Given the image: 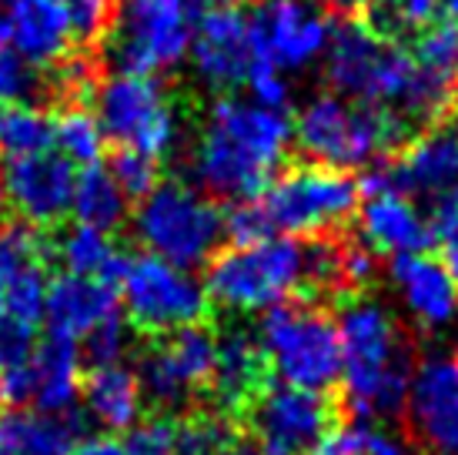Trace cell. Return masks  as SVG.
I'll list each match as a JSON object with an SVG mask.
<instances>
[{"label": "cell", "mask_w": 458, "mask_h": 455, "mask_svg": "<svg viewBox=\"0 0 458 455\" xmlns=\"http://www.w3.org/2000/svg\"><path fill=\"white\" fill-rule=\"evenodd\" d=\"M294 124L284 111L221 98L208 107L191 151L194 185L208 198L251 202L284 165Z\"/></svg>", "instance_id": "cell-1"}, {"label": "cell", "mask_w": 458, "mask_h": 455, "mask_svg": "<svg viewBox=\"0 0 458 455\" xmlns=\"http://www.w3.org/2000/svg\"><path fill=\"white\" fill-rule=\"evenodd\" d=\"M344 405L358 418H388L405 408L411 352L394 315L375 298H352L338 315Z\"/></svg>", "instance_id": "cell-2"}, {"label": "cell", "mask_w": 458, "mask_h": 455, "mask_svg": "<svg viewBox=\"0 0 458 455\" xmlns=\"http://www.w3.org/2000/svg\"><path fill=\"white\" fill-rule=\"evenodd\" d=\"M419 131L402 114L378 104H348L342 94H318L294 121V141L311 165L335 171L365 167L388 151H402Z\"/></svg>", "instance_id": "cell-3"}, {"label": "cell", "mask_w": 458, "mask_h": 455, "mask_svg": "<svg viewBox=\"0 0 458 455\" xmlns=\"http://www.w3.org/2000/svg\"><path fill=\"white\" fill-rule=\"evenodd\" d=\"M305 281V245L288 235L234 245L208 262V302L234 315L284 305Z\"/></svg>", "instance_id": "cell-4"}, {"label": "cell", "mask_w": 458, "mask_h": 455, "mask_svg": "<svg viewBox=\"0 0 458 455\" xmlns=\"http://www.w3.org/2000/svg\"><path fill=\"white\" fill-rule=\"evenodd\" d=\"M204 0H114L104 51L114 71L165 74L188 61Z\"/></svg>", "instance_id": "cell-5"}, {"label": "cell", "mask_w": 458, "mask_h": 455, "mask_svg": "<svg viewBox=\"0 0 458 455\" xmlns=\"http://www.w3.org/2000/svg\"><path fill=\"white\" fill-rule=\"evenodd\" d=\"M134 238L151 254L191 271L215 258L225 215L198 185L157 181L134 211Z\"/></svg>", "instance_id": "cell-6"}, {"label": "cell", "mask_w": 458, "mask_h": 455, "mask_svg": "<svg viewBox=\"0 0 458 455\" xmlns=\"http://www.w3.org/2000/svg\"><path fill=\"white\" fill-rule=\"evenodd\" d=\"M94 117L104 138L165 161L178 151L184 124L167 88L154 74L114 71L94 88Z\"/></svg>", "instance_id": "cell-7"}, {"label": "cell", "mask_w": 458, "mask_h": 455, "mask_svg": "<svg viewBox=\"0 0 458 455\" xmlns=\"http://www.w3.org/2000/svg\"><path fill=\"white\" fill-rule=\"evenodd\" d=\"M258 345L267 372L284 385L325 392L342 379V341L338 325L315 305H275L258 325Z\"/></svg>", "instance_id": "cell-8"}, {"label": "cell", "mask_w": 458, "mask_h": 455, "mask_svg": "<svg viewBox=\"0 0 458 455\" xmlns=\"http://www.w3.org/2000/svg\"><path fill=\"white\" fill-rule=\"evenodd\" d=\"M358 198L361 191L355 177L308 161L275 177L255 202L271 235H288V238L315 235L318 238L355 215Z\"/></svg>", "instance_id": "cell-9"}, {"label": "cell", "mask_w": 458, "mask_h": 455, "mask_svg": "<svg viewBox=\"0 0 458 455\" xmlns=\"http://www.w3.org/2000/svg\"><path fill=\"white\" fill-rule=\"evenodd\" d=\"M117 288L134 329L151 335L188 329L208 315V291L194 279V271L151 252L124 258Z\"/></svg>", "instance_id": "cell-10"}, {"label": "cell", "mask_w": 458, "mask_h": 455, "mask_svg": "<svg viewBox=\"0 0 458 455\" xmlns=\"http://www.w3.org/2000/svg\"><path fill=\"white\" fill-rule=\"evenodd\" d=\"M328 399L321 392L271 385L248 402V425L255 432V445L265 455H308L331 432Z\"/></svg>", "instance_id": "cell-11"}, {"label": "cell", "mask_w": 458, "mask_h": 455, "mask_svg": "<svg viewBox=\"0 0 458 455\" xmlns=\"http://www.w3.org/2000/svg\"><path fill=\"white\" fill-rule=\"evenodd\" d=\"M251 51L281 71L308 67L321 57L331 40L328 13L315 0H258L248 13Z\"/></svg>", "instance_id": "cell-12"}, {"label": "cell", "mask_w": 458, "mask_h": 455, "mask_svg": "<svg viewBox=\"0 0 458 455\" xmlns=\"http://www.w3.org/2000/svg\"><path fill=\"white\" fill-rule=\"evenodd\" d=\"M458 188V124H432L419 131L398 151L394 161L371 167L358 181V191L378 194V191H398V194H421V198H442Z\"/></svg>", "instance_id": "cell-13"}, {"label": "cell", "mask_w": 458, "mask_h": 455, "mask_svg": "<svg viewBox=\"0 0 458 455\" xmlns=\"http://www.w3.org/2000/svg\"><path fill=\"white\" fill-rule=\"evenodd\" d=\"M217 358V335L211 329L188 325V329L171 331L165 345H157L140 358L138 379L144 395L157 405H184L194 392L211 385Z\"/></svg>", "instance_id": "cell-14"}, {"label": "cell", "mask_w": 458, "mask_h": 455, "mask_svg": "<svg viewBox=\"0 0 458 455\" xmlns=\"http://www.w3.org/2000/svg\"><path fill=\"white\" fill-rule=\"evenodd\" d=\"M77 167L57 151H40L30 158L4 161L0 191L4 202L30 228H51L71 215Z\"/></svg>", "instance_id": "cell-15"}, {"label": "cell", "mask_w": 458, "mask_h": 455, "mask_svg": "<svg viewBox=\"0 0 458 455\" xmlns=\"http://www.w3.org/2000/svg\"><path fill=\"white\" fill-rule=\"evenodd\" d=\"M405 408L425 449L458 455V355H432L411 368Z\"/></svg>", "instance_id": "cell-16"}, {"label": "cell", "mask_w": 458, "mask_h": 455, "mask_svg": "<svg viewBox=\"0 0 458 455\" xmlns=\"http://www.w3.org/2000/svg\"><path fill=\"white\" fill-rule=\"evenodd\" d=\"M191 67L198 81L211 90H234L244 84L251 67V30L248 13L234 4L204 7L191 40Z\"/></svg>", "instance_id": "cell-17"}, {"label": "cell", "mask_w": 458, "mask_h": 455, "mask_svg": "<svg viewBox=\"0 0 458 455\" xmlns=\"http://www.w3.org/2000/svg\"><path fill=\"white\" fill-rule=\"evenodd\" d=\"M47 275H44V245L30 225L0 231V325L34 329L44 318Z\"/></svg>", "instance_id": "cell-18"}, {"label": "cell", "mask_w": 458, "mask_h": 455, "mask_svg": "<svg viewBox=\"0 0 458 455\" xmlns=\"http://www.w3.org/2000/svg\"><path fill=\"white\" fill-rule=\"evenodd\" d=\"M388 279L402 308L425 331H445L458 318V281L438 258L425 252L392 254Z\"/></svg>", "instance_id": "cell-19"}, {"label": "cell", "mask_w": 458, "mask_h": 455, "mask_svg": "<svg viewBox=\"0 0 458 455\" xmlns=\"http://www.w3.org/2000/svg\"><path fill=\"white\" fill-rule=\"evenodd\" d=\"M44 318L54 335L81 341L94 329H101L104 322L121 318V295L111 281L64 271L54 281H47Z\"/></svg>", "instance_id": "cell-20"}, {"label": "cell", "mask_w": 458, "mask_h": 455, "mask_svg": "<svg viewBox=\"0 0 458 455\" xmlns=\"http://www.w3.org/2000/svg\"><path fill=\"white\" fill-rule=\"evenodd\" d=\"M4 13L13 54L34 67H54L67 57L74 34L67 24L64 0H7Z\"/></svg>", "instance_id": "cell-21"}, {"label": "cell", "mask_w": 458, "mask_h": 455, "mask_svg": "<svg viewBox=\"0 0 458 455\" xmlns=\"http://www.w3.org/2000/svg\"><path fill=\"white\" fill-rule=\"evenodd\" d=\"M358 231H361V241L369 248L388 254L425 252L435 241L432 221H425L415 202L408 194H398V191L369 194V202L358 215Z\"/></svg>", "instance_id": "cell-22"}, {"label": "cell", "mask_w": 458, "mask_h": 455, "mask_svg": "<svg viewBox=\"0 0 458 455\" xmlns=\"http://www.w3.org/2000/svg\"><path fill=\"white\" fill-rule=\"evenodd\" d=\"M382 51L385 40L375 38L361 21H344L331 30V40L325 47V81L342 98L369 101L371 77Z\"/></svg>", "instance_id": "cell-23"}, {"label": "cell", "mask_w": 458, "mask_h": 455, "mask_svg": "<svg viewBox=\"0 0 458 455\" xmlns=\"http://www.w3.org/2000/svg\"><path fill=\"white\" fill-rule=\"evenodd\" d=\"M81 348L74 339L47 335L30 355V405L40 412H71L81 399Z\"/></svg>", "instance_id": "cell-24"}, {"label": "cell", "mask_w": 458, "mask_h": 455, "mask_svg": "<svg viewBox=\"0 0 458 455\" xmlns=\"http://www.w3.org/2000/svg\"><path fill=\"white\" fill-rule=\"evenodd\" d=\"M267 362L255 335L228 331L217 339V358L211 372V392L225 408H248V402L265 389Z\"/></svg>", "instance_id": "cell-25"}, {"label": "cell", "mask_w": 458, "mask_h": 455, "mask_svg": "<svg viewBox=\"0 0 458 455\" xmlns=\"http://www.w3.org/2000/svg\"><path fill=\"white\" fill-rule=\"evenodd\" d=\"M84 405L88 416L107 432H128L140 422L144 412V389L138 372L128 365H94L84 382Z\"/></svg>", "instance_id": "cell-26"}, {"label": "cell", "mask_w": 458, "mask_h": 455, "mask_svg": "<svg viewBox=\"0 0 458 455\" xmlns=\"http://www.w3.org/2000/svg\"><path fill=\"white\" fill-rule=\"evenodd\" d=\"M81 442L71 412H11L0 416V449L11 455H71Z\"/></svg>", "instance_id": "cell-27"}, {"label": "cell", "mask_w": 458, "mask_h": 455, "mask_svg": "<svg viewBox=\"0 0 458 455\" xmlns=\"http://www.w3.org/2000/svg\"><path fill=\"white\" fill-rule=\"evenodd\" d=\"M128 194L121 191V185L114 181L111 167L104 165H88L77 171L74 181V202H71V211H74L77 225H90L101 228V231H117L128 218Z\"/></svg>", "instance_id": "cell-28"}, {"label": "cell", "mask_w": 458, "mask_h": 455, "mask_svg": "<svg viewBox=\"0 0 458 455\" xmlns=\"http://www.w3.org/2000/svg\"><path fill=\"white\" fill-rule=\"evenodd\" d=\"M54 254H57V262H61L64 271H71V275L104 279V281H111V285H117L121 268H124V258H128V254L117 252L107 231L90 228V225L67 228L64 235L57 238V245H54Z\"/></svg>", "instance_id": "cell-29"}, {"label": "cell", "mask_w": 458, "mask_h": 455, "mask_svg": "<svg viewBox=\"0 0 458 455\" xmlns=\"http://www.w3.org/2000/svg\"><path fill=\"white\" fill-rule=\"evenodd\" d=\"M442 0H369L361 11V24L385 44H405L442 21Z\"/></svg>", "instance_id": "cell-30"}, {"label": "cell", "mask_w": 458, "mask_h": 455, "mask_svg": "<svg viewBox=\"0 0 458 455\" xmlns=\"http://www.w3.org/2000/svg\"><path fill=\"white\" fill-rule=\"evenodd\" d=\"M54 148V117L34 101L0 107V158H30Z\"/></svg>", "instance_id": "cell-31"}, {"label": "cell", "mask_w": 458, "mask_h": 455, "mask_svg": "<svg viewBox=\"0 0 458 455\" xmlns=\"http://www.w3.org/2000/svg\"><path fill=\"white\" fill-rule=\"evenodd\" d=\"M104 131L98 117L84 107H67L61 117H54V148L64 154L71 165H101L104 154Z\"/></svg>", "instance_id": "cell-32"}, {"label": "cell", "mask_w": 458, "mask_h": 455, "mask_svg": "<svg viewBox=\"0 0 458 455\" xmlns=\"http://www.w3.org/2000/svg\"><path fill=\"white\" fill-rule=\"evenodd\" d=\"M411 57L419 61V67L432 71L438 77H452L458 81V24L455 21H435L428 30H421L415 38Z\"/></svg>", "instance_id": "cell-33"}, {"label": "cell", "mask_w": 458, "mask_h": 455, "mask_svg": "<svg viewBox=\"0 0 458 455\" xmlns=\"http://www.w3.org/2000/svg\"><path fill=\"white\" fill-rule=\"evenodd\" d=\"M234 445L231 425L221 416H198L178 425L174 455H225Z\"/></svg>", "instance_id": "cell-34"}, {"label": "cell", "mask_w": 458, "mask_h": 455, "mask_svg": "<svg viewBox=\"0 0 458 455\" xmlns=\"http://www.w3.org/2000/svg\"><path fill=\"white\" fill-rule=\"evenodd\" d=\"M111 175L131 202H140L161 181V161H154L140 151H131V148H121L111 161Z\"/></svg>", "instance_id": "cell-35"}, {"label": "cell", "mask_w": 458, "mask_h": 455, "mask_svg": "<svg viewBox=\"0 0 458 455\" xmlns=\"http://www.w3.org/2000/svg\"><path fill=\"white\" fill-rule=\"evenodd\" d=\"M44 88V77L30 61L21 54L4 51L0 54V107L4 104H27Z\"/></svg>", "instance_id": "cell-36"}, {"label": "cell", "mask_w": 458, "mask_h": 455, "mask_svg": "<svg viewBox=\"0 0 458 455\" xmlns=\"http://www.w3.org/2000/svg\"><path fill=\"white\" fill-rule=\"evenodd\" d=\"M67 24L71 34L81 44H98L104 40L111 17H114V0H64Z\"/></svg>", "instance_id": "cell-37"}, {"label": "cell", "mask_w": 458, "mask_h": 455, "mask_svg": "<svg viewBox=\"0 0 458 455\" xmlns=\"http://www.w3.org/2000/svg\"><path fill=\"white\" fill-rule=\"evenodd\" d=\"M131 455H174L178 449V422L167 416L140 418L134 429H128Z\"/></svg>", "instance_id": "cell-38"}, {"label": "cell", "mask_w": 458, "mask_h": 455, "mask_svg": "<svg viewBox=\"0 0 458 455\" xmlns=\"http://www.w3.org/2000/svg\"><path fill=\"white\" fill-rule=\"evenodd\" d=\"M432 235L442 245V265L458 281V188L435 198Z\"/></svg>", "instance_id": "cell-39"}, {"label": "cell", "mask_w": 458, "mask_h": 455, "mask_svg": "<svg viewBox=\"0 0 458 455\" xmlns=\"http://www.w3.org/2000/svg\"><path fill=\"white\" fill-rule=\"evenodd\" d=\"M244 84L251 90L255 104H261V107H271V111H284V107H288L292 88H288V81L281 74V67H275V64L251 57V67H248Z\"/></svg>", "instance_id": "cell-40"}, {"label": "cell", "mask_w": 458, "mask_h": 455, "mask_svg": "<svg viewBox=\"0 0 458 455\" xmlns=\"http://www.w3.org/2000/svg\"><path fill=\"white\" fill-rule=\"evenodd\" d=\"M128 352V329L121 318L104 322L101 329H94L84 339V355H88L94 365H117Z\"/></svg>", "instance_id": "cell-41"}, {"label": "cell", "mask_w": 458, "mask_h": 455, "mask_svg": "<svg viewBox=\"0 0 458 455\" xmlns=\"http://www.w3.org/2000/svg\"><path fill=\"white\" fill-rule=\"evenodd\" d=\"M361 435H365V425L328 432L308 455H361Z\"/></svg>", "instance_id": "cell-42"}, {"label": "cell", "mask_w": 458, "mask_h": 455, "mask_svg": "<svg viewBox=\"0 0 458 455\" xmlns=\"http://www.w3.org/2000/svg\"><path fill=\"white\" fill-rule=\"evenodd\" d=\"M361 455H415V449L402 435H394V432L365 429V435H361Z\"/></svg>", "instance_id": "cell-43"}, {"label": "cell", "mask_w": 458, "mask_h": 455, "mask_svg": "<svg viewBox=\"0 0 458 455\" xmlns=\"http://www.w3.org/2000/svg\"><path fill=\"white\" fill-rule=\"evenodd\" d=\"M71 455H131V449L128 442H121L114 435H94V439L77 442Z\"/></svg>", "instance_id": "cell-44"}, {"label": "cell", "mask_w": 458, "mask_h": 455, "mask_svg": "<svg viewBox=\"0 0 458 455\" xmlns=\"http://www.w3.org/2000/svg\"><path fill=\"white\" fill-rule=\"evenodd\" d=\"M328 4L338 13H344V17H355V13H361L369 7V0H328Z\"/></svg>", "instance_id": "cell-45"}, {"label": "cell", "mask_w": 458, "mask_h": 455, "mask_svg": "<svg viewBox=\"0 0 458 455\" xmlns=\"http://www.w3.org/2000/svg\"><path fill=\"white\" fill-rule=\"evenodd\" d=\"M7 44H11V30H7V13L0 7V54L7 51Z\"/></svg>", "instance_id": "cell-46"}, {"label": "cell", "mask_w": 458, "mask_h": 455, "mask_svg": "<svg viewBox=\"0 0 458 455\" xmlns=\"http://www.w3.org/2000/svg\"><path fill=\"white\" fill-rule=\"evenodd\" d=\"M225 455H265V452H261L258 445H248V442H244V445H231V449Z\"/></svg>", "instance_id": "cell-47"}, {"label": "cell", "mask_w": 458, "mask_h": 455, "mask_svg": "<svg viewBox=\"0 0 458 455\" xmlns=\"http://www.w3.org/2000/svg\"><path fill=\"white\" fill-rule=\"evenodd\" d=\"M442 11L448 13V21H455L458 24V0H442Z\"/></svg>", "instance_id": "cell-48"}, {"label": "cell", "mask_w": 458, "mask_h": 455, "mask_svg": "<svg viewBox=\"0 0 458 455\" xmlns=\"http://www.w3.org/2000/svg\"><path fill=\"white\" fill-rule=\"evenodd\" d=\"M0 211H4V191H0Z\"/></svg>", "instance_id": "cell-49"}, {"label": "cell", "mask_w": 458, "mask_h": 455, "mask_svg": "<svg viewBox=\"0 0 458 455\" xmlns=\"http://www.w3.org/2000/svg\"><path fill=\"white\" fill-rule=\"evenodd\" d=\"M0 455H11V452H4V449H0Z\"/></svg>", "instance_id": "cell-50"}, {"label": "cell", "mask_w": 458, "mask_h": 455, "mask_svg": "<svg viewBox=\"0 0 458 455\" xmlns=\"http://www.w3.org/2000/svg\"><path fill=\"white\" fill-rule=\"evenodd\" d=\"M225 4H231V0H225Z\"/></svg>", "instance_id": "cell-51"}]
</instances>
